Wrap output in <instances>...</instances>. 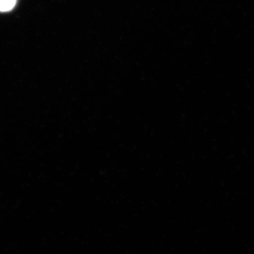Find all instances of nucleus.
Masks as SVG:
<instances>
[{"label": "nucleus", "instance_id": "obj_1", "mask_svg": "<svg viewBox=\"0 0 254 254\" xmlns=\"http://www.w3.org/2000/svg\"><path fill=\"white\" fill-rule=\"evenodd\" d=\"M16 0H0V11H9L16 5Z\"/></svg>", "mask_w": 254, "mask_h": 254}]
</instances>
